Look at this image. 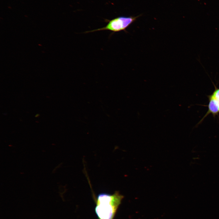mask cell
<instances>
[{
  "label": "cell",
  "mask_w": 219,
  "mask_h": 219,
  "mask_svg": "<svg viewBox=\"0 0 219 219\" xmlns=\"http://www.w3.org/2000/svg\"><path fill=\"white\" fill-rule=\"evenodd\" d=\"M123 196L117 191L113 194H99L96 200L95 212L98 219H113Z\"/></svg>",
  "instance_id": "obj_1"
},
{
  "label": "cell",
  "mask_w": 219,
  "mask_h": 219,
  "mask_svg": "<svg viewBox=\"0 0 219 219\" xmlns=\"http://www.w3.org/2000/svg\"><path fill=\"white\" fill-rule=\"evenodd\" d=\"M140 16H120L110 20L106 19V22L107 23V24L106 26L98 29L86 31L84 33H86L103 30H109L112 32V33L122 31L126 32V29Z\"/></svg>",
  "instance_id": "obj_2"
},
{
  "label": "cell",
  "mask_w": 219,
  "mask_h": 219,
  "mask_svg": "<svg viewBox=\"0 0 219 219\" xmlns=\"http://www.w3.org/2000/svg\"><path fill=\"white\" fill-rule=\"evenodd\" d=\"M208 98L209 103L208 111L203 118L210 113H211L214 116L219 113V104L217 101L212 94L209 96Z\"/></svg>",
  "instance_id": "obj_3"
},
{
  "label": "cell",
  "mask_w": 219,
  "mask_h": 219,
  "mask_svg": "<svg viewBox=\"0 0 219 219\" xmlns=\"http://www.w3.org/2000/svg\"><path fill=\"white\" fill-rule=\"evenodd\" d=\"M215 90L212 94L217 101L219 104V89L217 88L215 86Z\"/></svg>",
  "instance_id": "obj_4"
}]
</instances>
